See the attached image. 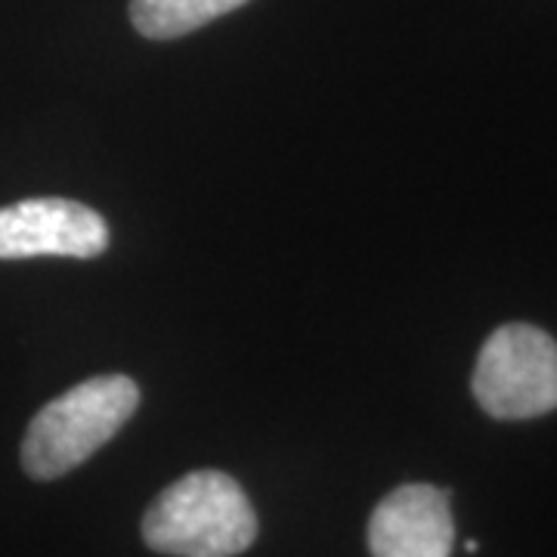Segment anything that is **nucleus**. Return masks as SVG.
<instances>
[{"label": "nucleus", "mask_w": 557, "mask_h": 557, "mask_svg": "<svg viewBox=\"0 0 557 557\" xmlns=\"http://www.w3.org/2000/svg\"><path fill=\"white\" fill-rule=\"evenodd\" d=\"M248 0H131V22L143 38L171 40L220 20Z\"/></svg>", "instance_id": "obj_6"}, {"label": "nucleus", "mask_w": 557, "mask_h": 557, "mask_svg": "<svg viewBox=\"0 0 557 557\" xmlns=\"http://www.w3.org/2000/svg\"><path fill=\"white\" fill-rule=\"evenodd\" d=\"M109 248L106 220L69 199H25L0 208V260L100 258Z\"/></svg>", "instance_id": "obj_4"}, {"label": "nucleus", "mask_w": 557, "mask_h": 557, "mask_svg": "<svg viewBox=\"0 0 557 557\" xmlns=\"http://www.w3.org/2000/svg\"><path fill=\"white\" fill-rule=\"evenodd\" d=\"M474 397L502 421L548 416L557 409V341L536 325L511 322L480 347Z\"/></svg>", "instance_id": "obj_3"}, {"label": "nucleus", "mask_w": 557, "mask_h": 557, "mask_svg": "<svg viewBox=\"0 0 557 557\" xmlns=\"http://www.w3.org/2000/svg\"><path fill=\"white\" fill-rule=\"evenodd\" d=\"M456 520L449 493L431 483H406L379 502L369 518L372 557H453Z\"/></svg>", "instance_id": "obj_5"}, {"label": "nucleus", "mask_w": 557, "mask_h": 557, "mask_svg": "<svg viewBox=\"0 0 557 557\" xmlns=\"http://www.w3.org/2000/svg\"><path fill=\"white\" fill-rule=\"evenodd\" d=\"M143 539L159 555L239 557L258 539V515L230 474L193 471L149 505Z\"/></svg>", "instance_id": "obj_1"}, {"label": "nucleus", "mask_w": 557, "mask_h": 557, "mask_svg": "<svg viewBox=\"0 0 557 557\" xmlns=\"http://www.w3.org/2000/svg\"><path fill=\"white\" fill-rule=\"evenodd\" d=\"M137 406L139 387L127 375L81 381L32 418L22 440V468L35 480H57L75 471L119 434Z\"/></svg>", "instance_id": "obj_2"}]
</instances>
